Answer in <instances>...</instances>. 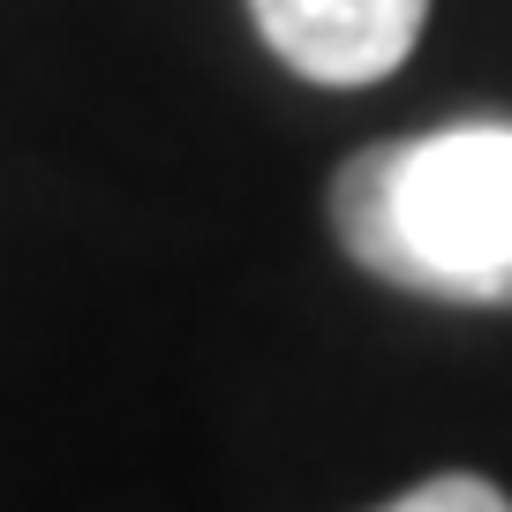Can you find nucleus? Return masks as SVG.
Segmentation results:
<instances>
[{
    "instance_id": "1",
    "label": "nucleus",
    "mask_w": 512,
    "mask_h": 512,
    "mask_svg": "<svg viewBox=\"0 0 512 512\" xmlns=\"http://www.w3.org/2000/svg\"><path fill=\"white\" fill-rule=\"evenodd\" d=\"M332 234L369 279L452 309H512V121L475 113L362 144L332 174Z\"/></svg>"
},
{
    "instance_id": "3",
    "label": "nucleus",
    "mask_w": 512,
    "mask_h": 512,
    "mask_svg": "<svg viewBox=\"0 0 512 512\" xmlns=\"http://www.w3.org/2000/svg\"><path fill=\"white\" fill-rule=\"evenodd\" d=\"M377 512H512V497L497 490L490 475H430V482L400 490L392 505H377Z\"/></svg>"
},
{
    "instance_id": "2",
    "label": "nucleus",
    "mask_w": 512,
    "mask_h": 512,
    "mask_svg": "<svg viewBox=\"0 0 512 512\" xmlns=\"http://www.w3.org/2000/svg\"><path fill=\"white\" fill-rule=\"evenodd\" d=\"M249 16H256V38L302 83L362 91L415 53L430 0H249Z\"/></svg>"
}]
</instances>
